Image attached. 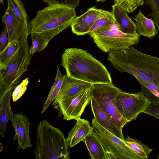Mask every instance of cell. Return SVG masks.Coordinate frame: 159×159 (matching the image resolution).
<instances>
[{"mask_svg": "<svg viewBox=\"0 0 159 159\" xmlns=\"http://www.w3.org/2000/svg\"><path fill=\"white\" fill-rule=\"evenodd\" d=\"M107 60L119 71L132 75L139 83L150 82L159 86V58L142 53L131 45L110 51Z\"/></svg>", "mask_w": 159, "mask_h": 159, "instance_id": "cell-1", "label": "cell"}, {"mask_svg": "<svg viewBox=\"0 0 159 159\" xmlns=\"http://www.w3.org/2000/svg\"><path fill=\"white\" fill-rule=\"evenodd\" d=\"M61 65L69 77L92 84H112L111 74L106 67L82 49H66L62 55Z\"/></svg>", "mask_w": 159, "mask_h": 159, "instance_id": "cell-2", "label": "cell"}, {"mask_svg": "<svg viewBox=\"0 0 159 159\" xmlns=\"http://www.w3.org/2000/svg\"><path fill=\"white\" fill-rule=\"evenodd\" d=\"M76 17L75 8L49 5L39 10L34 18L29 22V34H36L51 40L70 26Z\"/></svg>", "mask_w": 159, "mask_h": 159, "instance_id": "cell-3", "label": "cell"}, {"mask_svg": "<svg viewBox=\"0 0 159 159\" xmlns=\"http://www.w3.org/2000/svg\"><path fill=\"white\" fill-rule=\"evenodd\" d=\"M66 139L61 130L46 120L39 123L36 146L34 152L36 159H69Z\"/></svg>", "mask_w": 159, "mask_h": 159, "instance_id": "cell-4", "label": "cell"}, {"mask_svg": "<svg viewBox=\"0 0 159 159\" xmlns=\"http://www.w3.org/2000/svg\"><path fill=\"white\" fill-rule=\"evenodd\" d=\"M28 39L9 60L6 67L0 69V102L11 88L19 83L22 75L27 71L32 58Z\"/></svg>", "mask_w": 159, "mask_h": 159, "instance_id": "cell-5", "label": "cell"}, {"mask_svg": "<svg viewBox=\"0 0 159 159\" xmlns=\"http://www.w3.org/2000/svg\"><path fill=\"white\" fill-rule=\"evenodd\" d=\"M88 34L93 39L97 46L106 52L128 48L131 45L137 44L140 39L138 33H123L115 23Z\"/></svg>", "mask_w": 159, "mask_h": 159, "instance_id": "cell-6", "label": "cell"}, {"mask_svg": "<svg viewBox=\"0 0 159 159\" xmlns=\"http://www.w3.org/2000/svg\"><path fill=\"white\" fill-rule=\"evenodd\" d=\"M122 91L113 84L96 83L92 84L90 94L113 123L122 131L127 121L119 113L115 101L116 95Z\"/></svg>", "mask_w": 159, "mask_h": 159, "instance_id": "cell-7", "label": "cell"}, {"mask_svg": "<svg viewBox=\"0 0 159 159\" xmlns=\"http://www.w3.org/2000/svg\"><path fill=\"white\" fill-rule=\"evenodd\" d=\"M116 107L120 114L127 122L136 119L138 115L149 107L150 100L142 91L136 93L121 91L115 98Z\"/></svg>", "mask_w": 159, "mask_h": 159, "instance_id": "cell-8", "label": "cell"}, {"mask_svg": "<svg viewBox=\"0 0 159 159\" xmlns=\"http://www.w3.org/2000/svg\"><path fill=\"white\" fill-rule=\"evenodd\" d=\"M92 124L100 138L103 146L112 151L117 159H143L127 146L123 139L118 137L99 124L94 119Z\"/></svg>", "mask_w": 159, "mask_h": 159, "instance_id": "cell-9", "label": "cell"}, {"mask_svg": "<svg viewBox=\"0 0 159 159\" xmlns=\"http://www.w3.org/2000/svg\"><path fill=\"white\" fill-rule=\"evenodd\" d=\"M91 87L58 102L57 104L64 119L76 120L80 117L86 107L91 102Z\"/></svg>", "mask_w": 159, "mask_h": 159, "instance_id": "cell-10", "label": "cell"}, {"mask_svg": "<svg viewBox=\"0 0 159 159\" xmlns=\"http://www.w3.org/2000/svg\"><path fill=\"white\" fill-rule=\"evenodd\" d=\"M11 121L15 131L13 140L18 142L17 152L32 147L29 133L30 123L28 118L22 114H14Z\"/></svg>", "mask_w": 159, "mask_h": 159, "instance_id": "cell-11", "label": "cell"}, {"mask_svg": "<svg viewBox=\"0 0 159 159\" xmlns=\"http://www.w3.org/2000/svg\"><path fill=\"white\" fill-rule=\"evenodd\" d=\"M2 20L7 29L8 43L16 40L23 43L28 39L29 29L23 25L9 7H7Z\"/></svg>", "mask_w": 159, "mask_h": 159, "instance_id": "cell-12", "label": "cell"}, {"mask_svg": "<svg viewBox=\"0 0 159 159\" xmlns=\"http://www.w3.org/2000/svg\"><path fill=\"white\" fill-rule=\"evenodd\" d=\"M107 11L97 8L95 6L90 8L74 20L70 25L72 32L77 35L87 34L95 22Z\"/></svg>", "mask_w": 159, "mask_h": 159, "instance_id": "cell-13", "label": "cell"}, {"mask_svg": "<svg viewBox=\"0 0 159 159\" xmlns=\"http://www.w3.org/2000/svg\"><path fill=\"white\" fill-rule=\"evenodd\" d=\"M92 84L72 78L66 75L59 93L53 101L52 105L55 106L63 99L73 96L81 90L91 87Z\"/></svg>", "mask_w": 159, "mask_h": 159, "instance_id": "cell-14", "label": "cell"}, {"mask_svg": "<svg viewBox=\"0 0 159 159\" xmlns=\"http://www.w3.org/2000/svg\"><path fill=\"white\" fill-rule=\"evenodd\" d=\"M76 122L66 139L68 146L72 148L81 141L93 130L89 121L80 117L77 119Z\"/></svg>", "mask_w": 159, "mask_h": 159, "instance_id": "cell-15", "label": "cell"}, {"mask_svg": "<svg viewBox=\"0 0 159 159\" xmlns=\"http://www.w3.org/2000/svg\"><path fill=\"white\" fill-rule=\"evenodd\" d=\"M90 102L91 110L94 116L93 119L114 135L122 139H124L122 131L119 129L113 123L107 115L92 97Z\"/></svg>", "mask_w": 159, "mask_h": 159, "instance_id": "cell-16", "label": "cell"}, {"mask_svg": "<svg viewBox=\"0 0 159 159\" xmlns=\"http://www.w3.org/2000/svg\"><path fill=\"white\" fill-rule=\"evenodd\" d=\"M111 12L115 20V23L119 30L123 33L134 34L137 33L135 23L128 16L127 12L117 5L112 6Z\"/></svg>", "mask_w": 159, "mask_h": 159, "instance_id": "cell-17", "label": "cell"}, {"mask_svg": "<svg viewBox=\"0 0 159 159\" xmlns=\"http://www.w3.org/2000/svg\"><path fill=\"white\" fill-rule=\"evenodd\" d=\"M84 142L92 159H106L102 140L94 130L87 136Z\"/></svg>", "mask_w": 159, "mask_h": 159, "instance_id": "cell-18", "label": "cell"}, {"mask_svg": "<svg viewBox=\"0 0 159 159\" xmlns=\"http://www.w3.org/2000/svg\"><path fill=\"white\" fill-rule=\"evenodd\" d=\"M11 88L6 93L0 102V135L4 138L6 133V125L8 121L11 120L14 113L11 106V97L12 90Z\"/></svg>", "mask_w": 159, "mask_h": 159, "instance_id": "cell-19", "label": "cell"}, {"mask_svg": "<svg viewBox=\"0 0 159 159\" xmlns=\"http://www.w3.org/2000/svg\"><path fill=\"white\" fill-rule=\"evenodd\" d=\"M136 30L140 35L149 38H153L157 30L152 19L145 17L139 10L134 18Z\"/></svg>", "mask_w": 159, "mask_h": 159, "instance_id": "cell-20", "label": "cell"}, {"mask_svg": "<svg viewBox=\"0 0 159 159\" xmlns=\"http://www.w3.org/2000/svg\"><path fill=\"white\" fill-rule=\"evenodd\" d=\"M7 7L26 28L29 29L28 16L24 5L20 0H7Z\"/></svg>", "mask_w": 159, "mask_h": 159, "instance_id": "cell-21", "label": "cell"}, {"mask_svg": "<svg viewBox=\"0 0 159 159\" xmlns=\"http://www.w3.org/2000/svg\"><path fill=\"white\" fill-rule=\"evenodd\" d=\"M54 83L52 86L44 104L41 114L45 112L51 102L56 99L61 88L63 80L66 75H63L58 66Z\"/></svg>", "mask_w": 159, "mask_h": 159, "instance_id": "cell-22", "label": "cell"}, {"mask_svg": "<svg viewBox=\"0 0 159 159\" xmlns=\"http://www.w3.org/2000/svg\"><path fill=\"white\" fill-rule=\"evenodd\" d=\"M125 143L139 155L143 159H148L153 149L150 148L137 139L128 136L123 139Z\"/></svg>", "mask_w": 159, "mask_h": 159, "instance_id": "cell-23", "label": "cell"}, {"mask_svg": "<svg viewBox=\"0 0 159 159\" xmlns=\"http://www.w3.org/2000/svg\"><path fill=\"white\" fill-rule=\"evenodd\" d=\"M24 42L20 43L13 40L8 43L6 47L0 52V69L6 67L10 59Z\"/></svg>", "mask_w": 159, "mask_h": 159, "instance_id": "cell-24", "label": "cell"}, {"mask_svg": "<svg viewBox=\"0 0 159 159\" xmlns=\"http://www.w3.org/2000/svg\"><path fill=\"white\" fill-rule=\"evenodd\" d=\"M30 34L31 45L30 52L31 54L36 52H40L43 50L50 41L45 37L36 34Z\"/></svg>", "mask_w": 159, "mask_h": 159, "instance_id": "cell-25", "label": "cell"}, {"mask_svg": "<svg viewBox=\"0 0 159 159\" xmlns=\"http://www.w3.org/2000/svg\"><path fill=\"white\" fill-rule=\"evenodd\" d=\"M115 23V20L111 12L107 11L103 16L94 23L87 33L96 31L102 28Z\"/></svg>", "mask_w": 159, "mask_h": 159, "instance_id": "cell-26", "label": "cell"}, {"mask_svg": "<svg viewBox=\"0 0 159 159\" xmlns=\"http://www.w3.org/2000/svg\"><path fill=\"white\" fill-rule=\"evenodd\" d=\"M144 0H114V3L128 13L132 12L143 5Z\"/></svg>", "mask_w": 159, "mask_h": 159, "instance_id": "cell-27", "label": "cell"}, {"mask_svg": "<svg viewBox=\"0 0 159 159\" xmlns=\"http://www.w3.org/2000/svg\"><path fill=\"white\" fill-rule=\"evenodd\" d=\"M29 83L28 78H26L14 88L11 93L12 99L14 102L18 100L25 93Z\"/></svg>", "mask_w": 159, "mask_h": 159, "instance_id": "cell-28", "label": "cell"}, {"mask_svg": "<svg viewBox=\"0 0 159 159\" xmlns=\"http://www.w3.org/2000/svg\"><path fill=\"white\" fill-rule=\"evenodd\" d=\"M48 5L58 4L75 8L79 5L80 0H42Z\"/></svg>", "mask_w": 159, "mask_h": 159, "instance_id": "cell-29", "label": "cell"}, {"mask_svg": "<svg viewBox=\"0 0 159 159\" xmlns=\"http://www.w3.org/2000/svg\"><path fill=\"white\" fill-rule=\"evenodd\" d=\"M148 107L143 113L149 114L159 119V100H152Z\"/></svg>", "mask_w": 159, "mask_h": 159, "instance_id": "cell-30", "label": "cell"}, {"mask_svg": "<svg viewBox=\"0 0 159 159\" xmlns=\"http://www.w3.org/2000/svg\"><path fill=\"white\" fill-rule=\"evenodd\" d=\"M3 29L0 35V52L2 51L7 46L8 43V38L7 28L2 23Z\"/></svg>", "mask_w": 159, "mask_h": 159, "instance_id": "cell-31", "label": "cell"}, {"mask_svg": "<svg viewBox=\"0 0 159 159\" xmlns=\"http://www.w3.org/2000/svg\"><path fill=\"white\" fill-rule=\"evenodd\" d=\"M146 2L151 7L153 13L157 14L159 12V0H146Z\"/></svg>", "mask_w": 159, "mask_h": 159, "instance_id": "cell-32", "label": "cell"}, {"mask_svg": "<svg viewBox=\"0 0 159 159\" xmlns=\"http://www.w3.org/2000/svg\"><path fill=\"white\" fill-rule=\"evenodd\" d=\"M106 159H117L114 154L111 151L104 148Z\"/></svg>", "mask_w": 159, "mask_h": 159, "instance_id": "cell-33", "label": "cell"}, {"mask_svg": "<svg viewBox=\"0 0 159 159\" xmlns=\"http://www.w3.org/2000/svg\"><path fill=\"white\" fill-rule=\"evenodd\" d=\"M148 16H152L153 18L157 25V30L159 31V12L155 14L152 12L149 13Z\"/></svg>", "mask_w": 159, "mask_h": 159, "instance_id": "cell-34", "label": "cell"}, {"mask_svg": "<svg viewBox=\"0 0 159 159\" xmlns=\"http://www.w3.org/2000/svg\"><path fill=\"white\" fill-rule=\"evenodd\" d=\"M3 146L1 142H0V152H1L2 151L3 149Z\"/></svg>", "mask_w": 159, "mask_h": 159, "instance_id": "cell-35", "label": "cell"}, {"mask_svg": "<svg viewBox=\"0 0 159 159\" xmlns=\"http://www.w3.org/2000/svg\"><path fill=\"white\" fill-rule=\"evenodd\" d=\"M97 2H105L106 0H96Z\"/></svg>", "mask_w": 159, "mask_h": 159, "instance_id": "cell-36", "label": "cell"}, {"mask_svg": "<svg viewBox=\"0 0 159 159\" xmlns=\"http://www.w3.org/2000/svg\"><path fill=\"white\" fill-rule=\"evenodd\" d=\"M158 159H159V156H158Z\"/></svg>", "mask_w": 159, "mask_h": 159, "instance_id": "cell-37", "label": "cell"}]
</instances>
